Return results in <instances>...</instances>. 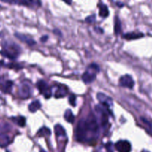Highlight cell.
<instances>
[{
    "label": "cell",
    "instance_id": "33",
    "mask_svg": "<svg viewBox=\"0 0 152 152\" xmlns=\"http://www.w3.org/2000/svg\"><path fill=\"white\" fill-rule=\"evenodd\" d=\"M7 152H9V151H7Z\"/></svg>",
    "mask_w": 152,
    "mask_h": 152
},
{
    "label": "cell",
    "instance_id": "24",
    "mask_svg": "<svg viewBox=\"0 0 152 152\" xmlns=\"http://www.w3.org/2000/svg\"><path fill=\"white\" fill-rule=\"evenodd\" d=\"M76 99H77V98H76L75 95L74 94H71V96H69V103L74 107H75L76 104H77L76 103Z\"/></svg>",
    "mask_w": 152,
    "mask_h": 152
},
{
    "label": "cell",
    "instance_id": "32",
    "mask_svg": "<svg viewBox=\"0 0 152 152\" xmlns=\"http://www.w3.org/2000/svg\"><path fill=\"white\" fill-rule=\"evenodd\" d=\"M40 152H46V151H45V150H43V149H41V150H40Z\"/></svg>",
    "mask_w": 152,
    "mask_h": 152
},
{
    "label": "cell",
    "instance_id": "23",
    "mask_svg": "<svg viewBox=\"0 0 152 152\" xmlns=\"http://www.w3.org/2000/svg\"><path fill=\"white\" fill-rule=\"evenodd\" d=\"M88 68H90V69H91L92 71H95V72H96V73L99 72V71H100V68H99V65H96V64H95V63L91 64L90 66H89Z\"/></svg>",
    "mask_w": 152,
    "mask_h": 152
},
{
    "label": "cell",
    "instance_id": "25",
    "mask_svg": "<svg viewBox=\"0 0 152 152\" xmlns=\"http://www.w3.org/2000/svg\"><path fill=\"white\" fill-rule=\"evenodd\" d=\"M95 20H96V16H95V14L91 15V16H88L86 19V21L87 22H88V23H94L95 22Z\"/></svg>",
    "mask_w": 152,
    "mask_h": 152
},
{
    "label": "cell",
    "instance_id": "20",
    "mask_svg": "<svg viewBox=\"0 0 152 152\" xmlns=\"http://www.w3.org/2000/svg\"><path fill=\"white\" fill-rule=\"evenodd\" d=\"M121 22L118 16H116L115 20H114V33L116 35H118L121 32Z\"/></svg>",
    "mask_w": 152,
    "mask_h": 152
},
{
    "label": "cell",
    "instance_id": "12",
    "mask_svg": "<svg viewBox=\"0 0 152 152\" xmlns=\"http://www.w3.org/2000/svg\"><path fill=\"white\" fill-rule=\"evenodd\" d=\"M13 83L11 80H6L0 86L1 91L4 92L5 94H9L11 92L12 88H13Z\"/></svg>",
    "mask_w": 152,
    "mask_h": 152
},
{
    "label": "cell",
    "instance_id": "14",
    "mask_svg": "<svg viewBox=\"0 0 152 152\" xmlns=\"http://www.w3.org/2000/svg\"><path fill=\"white\" fill-rule=\"evenodd\" d=\"M67 94H68V88H67L66 86L60 85V86H58L57 89L55 92L54 96L56 98H62L66 96Z\"/></svg>",
    "mask_w": 152,
    "mask_h": 152
},
{
    "label": "cell",
    "instance_id": "2",
    "mask_svg": "<svg viewBox=\"0 0 152 152\" xmlns=\"http://www.w3.org/2000/svg\"><path fill=\"white\" fill-rule=\"evenodd\" d=\"M86 135L87 131L85 124V120L82 119L79 121L76 129V140L80 142H85L86 140Z\"/></svg>",
    "mask_w": 152,
    "mask_h": 152
},
{
    "label": "cell",
    "instance_id": "11",
    "mask_svg": "<svg viewBox=\"0 0 152 152\" xmlns=\"http://www.w3.org/2000/svg\"><path fill=\"white\" fill-rule=\"evenodd\" d=\"M4 2L10 3V4H23V5L27 6L30 7H34L36 6L39 7L41 5V2L39 1H3Z\"/></svg>",
    "mask_w": 152,
    "mask_h": 152
},
{
    "label": "cell",
    "instance_id": "19",
    "mask_svg": "<svg viewBox=\"0 0 152 152\" xmlns=\"http://www.w3.org/2000/svg\"><path fill=\"white\" fill-rule=\"evenodd\" d=\"M64 117H65V120H66L68 123H74V120H75V117H74V114H73L72 111L70 109H68L65 111V114H64Z\"/></svg>",
    "mask_w": 152,
    "mask_h": 152
},
{
    "label": "cell",
    "instance_id": "29",
    "mask_svg": "<svg viewBox=\"0 0 152 152\" xmlns=\"http://www.w3.org/2000/svg\"><path fill=\"white\" fill-rule=\"evenodd\" d=\"M117 5L119 6V7H123V6H124V4H123V3L117 2Z\"/></svg>",
    "mask_w": 152,
    "mask_h": 152
},
{
    "label": "cell",
    "instance_id": "6",
    "mask_svg": "<svg viewBox=\"0 0 152 152\" xmlns=\"http://www.w3.org/2000/svg\"><path fill=\"white\" fill-rule=\"evenodd\" d=\"M115 148L118 152H131L132 145L127 140H120L115 144Z\"/></svg>",
    "mask_w": 152,
    "mask_h": 152
},
{
    "label": "cell",
    "instance_id": "17",
    "mask_svg": "<svg viewBox=\"0 0 152 152\" xmlns=\"http://www.w3.org/2000/svg\"><path fill=\"white\" fill-rule=\"evenodd\" d=\"M41 106L42 105L41 103H40L39 101L35 100L33 101V102L28 105V108H29V111H31V112L34 113L36 112V111H38L39 109H40V108H41Z\"/></svg>",
    "mask_w": 152,
    "mask_h": 152
},
{
    "label": "cell",
    "instance_id": "5",
    "mask_svg": "<svg viewBox=\"0 0 152 152\" xmlns=\"http://www.w3.org/2000/svg\"><path fill=\"white\" fill-rule=\"evenodd\" d=\"M119 83H120V86H122L123 88H127L132 89L134 86V80H133L132 76L129 75V74H126L124 76H122L120 77V80H119Z\"/></svg>",
    "mask_w": 152,
    "mask_h": 152
},
{
    "label": "cell",
    "instance_id": "13",
    "mask_svg": "<svg viewBox=\"0 0 152 152\" xmlns=\"http://www.w3.org/2000/svg\"><path fill=\"white\" fill-rule=\"evenodd\" d=\"M144 37V34L141 32H130L123 35V38L127 40H134L137 39L142 38Z\"/></svg>",
    "mask_w": 152,
    "mask_h": 152
},
{
    "label": "cell",
    "instance_id": "21",
    "mask_svg": "<svg viewBox=\"0 0 152 152\" xmlns=\"http://www.w3.org/2000/svg\"><path fill=\"white\" fill-rule=\"evenodd\" d=\"M51 132H50V130L47 127H42L37 132V135L39 137H47L50 136Z\"/></svg>",
    "mask_w": 152,
    "mask_h": 152
},
{
    "label": "cell",
    "instance_id": "10",
    "mask_svg": "<svg viewBox=\"0 0 152 152\" xmlns=\"http://www.w3.org/2000/svg\"><path fill=\"white\" fill-rule=\"evenodd\" d=\"M31 89L27 84H21L19 87V95L22 99H27L31 96Z\"/></svg>",
    "mask_w": 152,
    "mask_h": 152
},
{
    "label": "cell",
    "instance_id": "18",
    "mask_svg": "<svg viewBox=\"0 0 152 152\" xmlns=\"http://www.w3.org/2000/svg\"><path fill=\"white\" fill-rule=\"evenodd\" d=\"M54 132L57 137H65L66 135L65 129L59 124H56L54 126Z\"/></svg>",
    "mask_w": 152,
    "mask_h": 152
},
{
    "label": "cell",
    "instance_id": "26",
    "mask_svg": "<svg viewBox=\"0 0 152 152\" xmlns=\"http://www.w3.org/2000/svg\"><path fill=\"white\" fill-rule=\"evenodd\" d=\"M106 148L107 150H108V152H113V149H112V143L111 142H108V144L106 145Z\"/></svg>",
    "mask_w": 152,
    "mask_h": 152
},
{
    "label": "cell",
    "instance_id": "27",
    "mask_svg": "<svg viewBox=\"0 0 152 152\" xmlns=\"http://www.w3.org/2000/svg\"><path fill=\"white\" fill-rule=\"evenodd\" d=\"M48 37L47 35H44L43 37H41V39H40V40H41L42 42H45L46 41L48 40Z\"/></svg>",
    "mask_w": 152,
    "mask_h": 152
},
{
    "label": "cell",
    "instance_id": "1",
    "mask_svg": "<svg viewBox=\"0 0 152 152\" xmlns=\"http://www.w3.org/2000/svg\"><path fill=\"white\" fill-rule=\"evenodd\" d=\"M2 47V50L0 51L1 54L4 57L10 59H15L17 58L21 52L20 47L12 41L4 42Z\"/></svg>",
    "mask_w": 152,
    "mask_h": 152
},
{
    "label": "cell",
    "instance_id": "16",
    "mask_svg": "<svg viewBox=\"0 0 152 152\" xmlns=\"http://www.w3.org/2000/svg\"><path fill=\"white\" fill-rule=\"evenodd\" d=\"M10 143V139L7 135L0 134V147L4 148Z\"/></svg>",
    "mask_w": 152,
    "mask_h": 152
},
{
    "label": "cell",
    "instance_id": "28",
    "mask_svg": "<svg viewBox=\"0 0 152 152\" xmlns=\"http://www.w3.org/2000/svg\"><path fill=\"white\" fill-rule=\"evenodd\" d=\"M95 31H96V32L98 33H103V31H102V29L101 28H99V27H96V28H94Z\"/></svg>",
    "mask_w": 152,
    "mask_h": 152
},
{
    "label": "cell",
    "instance_id": "31",
    "mask_svg": "<svg viewBox=\"0 0 152 152\" xmlns=\"http://www.w3.org/2000/svg\"><path fill=\"white\" fill-rule=\"evenodd\" d=\"M141 152H149V151H147V150H142V151H141Z\"/></svg>",
    "mask_w": 152,
    "mask_h": 152
},
{
    "label": "cell",
    "instance_id": "4",
    "mask_svg": "<svg viewBox=\"0 0 152 152\" xmlns=\"http://www.w3.org/2000/svg\"><path fill=\"white\" fill-rule=\"evenodd\" d=\"M37 86L39 93L42 94L45 99H49L52 96L51 90L45 80H39L37 83Z\"/></svg>",
    "mask_w": 152,
    "mask_h": 152
},
{
    "label": "cell",
    "instance_id": "22",
    "mask_svg": "<svg viewBox=\"0 0 152 152\" xmlns=\"http://www.w3.org/2000/svg\"><path fill=\"white\" fill-rule=\"evenodd\" d=\"M14 120V121L17 123L18 126H20V127H24V126H25V124H26V120H25V118L24 117H17L16 120Z\"/></svg>",
    "mask_w": 152,
    "mask_h": 152
},
{
    "label": "cell",
    "instance_id": "15",
    "mask_svg": "<svg viewBox=\"0 0 152 152\" xmlns=\"http://www.w3.org/2000/svg\"><path fill=\"white\" fill-rule=\"evenodd\" d=\"M98 7H99V15L102 18H106L108 17L109 15V10H108V7L105 4H102V3H99L98 4Z\"/></svg>",
    "mask_w": 152,
    "mask_h": 152
},
{
    "label": "cell",
    "instance_id": "9",
    "mask_svg": "<svg viewBox=\"0 0 152 152\" xmlns=\"http://www.w3.org/2000/svg\"><path fill=\"white\" fill-rule=\"evenodd\" d=\"M15 37L19 39L20 41L26 43L29 46H33L36 44L35 40L33 39L31 37H28V36L25 35V34H20V33H15Z\"/></svg>",
    "mask_w": 152,
    "mask_h": 152
},
{
    "label": "cell",
    "instance_id": "7",
    "mask_svg": "<svg viewBox=\"0 0 152 152\" xmlns=\"http://www.w3.org/2000/svg\"><path fill=\"white\" fill-rule=\"evenodd\" d=\"M96 97H97L98 100L100 102V103L102 104V106L105 107L107 108L112 106L113 99L108 96H107L106 94H105L98 93L97 95H96Z\"/></svg>",
    "mask_w": 152,
    "mask_h": 152
},
{
    "label": "cell",
    "instance_id": "30",
    "mask_svg": "<svg viewBox=\"0 0 152 152\" xmlns=\"http://www.w3.org/2000/svg\"><path fill=\"white\" fill-rule=\"evenodd\" d=\"M65 2L67 3V4H71V1H65Z\"/></svg>",
    "mask_w": 152,
    "mask_h": 152
},
{
    "label": "cell",
    "instance_id": "8",
    "mask_svg": "<svg viewBox=\"0 0 152 152\" xmlns=\"http://www.w3.org/2000/svg\"><path fill=\"white\" fill-rule=\"evenodd\" d=\"M96 73L95 71H92L91 69L88 68V71H86L82 76V80L86 84H90L92 82L96 80Z\"/></svg>",
    "mask_w": 152,
    "mask_h": 152
},
{
    "label": "cell",
    "instance_id": "3",
    "mask_svg": "<svg viewBox=\"0 0 152 152\" xmlns=\"http://www.w3.org/2000/svg\"><path fill=\"white\" fill-rule=\"evenodd\" d=\"M85 124H86V128L87 132H91V133H97L99 130V126H98L97 121L94 114H91L88 117L87 120H85Z\"/></svg>",
    "mask_w": 152,
    "mask_h": 152
}]
</instances>
